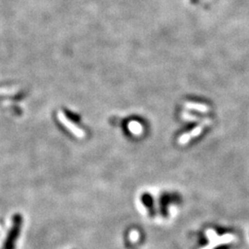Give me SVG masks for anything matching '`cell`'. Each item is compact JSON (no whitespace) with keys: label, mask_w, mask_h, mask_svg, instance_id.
<instances>
[{"label":"cell","mask_w":249,"mask_h":249,"mask_svg":"<svg viewBox=\"0 0 249 249\" xmlns=\"http://www.w3.org/2000/svg\"><path fill=\"white\" fill-rule=\"evenodd\" d=\"M23 216L20 213H16L12 217V223L5 240L0 249H16L17 242L20 236L23 226Z\"/></svg>","instance_id":"1"},{"label":"cell","mask_w":249,"mask_h":249,"mask_svg":"<svg viewBox=\"0 0 249 249\" xmlns=\"http://www.w3.org/2000/svg\"><path fill=\"white\" fill-rule=\"evenodd\" d=\"M208 235L210 237L211 243H210V245L208 247H206L203 249H212L213 247V245L216 246V245H218L220 243H228V242L230 243L231 241L234 240V238H235L233 235L228 234V233H226L223 236H218L217 233L215 231H212V230L208 231Z\"/></svg>","instance_id":"2"},{"label":"cell","mask_w":249,"mask_h":249,"mask_svg":"<svg viewBox=\"0 0 249 249\" xmlns=\"http://www.w3.org/2000/svg\"><path fill=\"white\" fill-rule=\"evenodd\" d=\"M206 124H207V121H205L204 123L202 124H198L195 128H193L190 132L182 135V136L180 137L179 141H178V143L181 144V145H185V144L189 142L192 139H194L195 137L198 136L199 134L202 132V130H203V128H204Z\"/></svg>","instance_id":"3"},{"label":"cell","mask_w":249,"mask_h":249,"mask_svg":"<svg viewBox=\"0 0 249 249\" xmlns=\"http://www.w3.org/2000/svg\"><path fill=\"white\" fill-rule=\"evenodd\" d=\"M185 107L187 109H191V110H196L201 113H207L210 111V107L203 104H196V103H186Z\"/></svg>","instance_id":"4"},{"label":"cell","mask_w":249,"mask_h":249,"mask_svg":"<svg viewBox=\"0 0 249 249\" xmlns=\"http://www.w3.org/2000/svg\"><path fill=\"white\" fill-rule=\"evenodd\" d=\"M129 129L131 132L134 134H141L142 131V124L137 123V122H132L129 124Z\"/></svg>","instance_id":"5"}]
</instances>
